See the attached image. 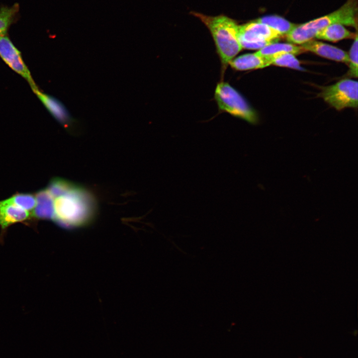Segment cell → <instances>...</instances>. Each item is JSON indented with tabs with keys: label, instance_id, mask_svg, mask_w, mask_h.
Wrapping results in <instances>:
<instances>
[{
	"label": "cell",
	"instance_id": "2",
	"mask_svg": "<svg viewBox=\"0 0 358 358\" xmlns=\"http://www.w3.org/2000/svg\"><path fill=\"white\" fill-rule=\"evenodd\" d=\"M210 31L223 64L226 65L243 49L239 40V25L225 15L208 16L193 12Z\"/></svg>",
	"mask_w": 358,
	"mask_h": 358
},
{
	"label": "cell",
	"instance_id": "3",
	"mask_svg": "<svg viewBox=\"0 0 358 358\" xmlns=\"http://www.w3.org/2000/svg\"><path fill=\"white\" fill-rule=\"evenodd\" d=\"M215 98L220 109L251 123H256L257 116L243 97L229 84L219 83Z\"/></svg>",
	"mask_w": 358,
	"mask_h": 358
},
{
	"label": "cell",
	"instance_id": "15",
	"mask_svg": "<svg viewBox=\"0 0 358 358\" xmlns=\"http://www.w3.org/2000/svg\"><path fill=\"white\" fill-rule=\"evenodd\" d=\"M19 10V5L17 3L0 8V37L6 35L9 27L15 21Z\"/></svg>",
	"mask_w": 358,
	"mask_h": 358
},
{
	"label": "cell",
	"instance_id": "6",
	"mask_svg": "<svg viewBox=\"0 0 358 358\" xmlns=\"http://www.w3.org/2000/svg\"><path fill=\"white\" fill-rule=\"evenodd\" d=\"M358 82L349 79L324 87L319 96L337 110L358 107Z\"/></svg>",
	"mask_w": 358,
	"mask_h": 358
},
{
	"label": "cell",
	"instance_id": "13",
	"mask_svg": "<svg viewBox=\"0 0 358 358\" xmlns=\"http://www.w3.org/2000/svg\"><path fill=\"white\" fill-rule=\"evenodd\" d=\"M304 52H306V50L301 46L290 43L274 42L266 45L256 52L263 57L271 58L285 53H290L296 55Z\"/></svg>",
	"mask_w": 358,
	"mask_h": 358
},
{
	"label": "cell",
	"instance_id": "11",
	"mask_svg": "<svg viewBox=\"0 0 358 358\" xmlns=\"http://www.w3.org/2000/svg\"><path fill=\"white\" fill-rule=\"evenodd\" d=\"M229 64L239 71L262 69L271 65L268 58L260 56L257 52L245 54L234 58Z\"/></svg>",
	"mask_w": 358,
	"mask_h": 358
},
{
	"label": "cell",
	"instance_id": "7",
	"mask_svg": "<svg viewBox=\"0 0 358 358\" xmlns=\"http://www.w3.org/2000/svg\"><path fill=\"white\" fill-rule=\"evenodd\" d=\"M33 91L48 111L68 133L73 135H77L80 133L81 124L80 120L74 118L71 115L60 100L41 91L38 88Z\"/></svg>",
	"mask_w": 358,
	"mask_h": 358
},
{
	"label": "cell",
	"instance_id": "4",
	"mask_svg": "<svg viewBox=\"0 0 358 358\" xmlns=\"http://www.w3.org/2000/svg\"><path fill=\"white\" fill-rule=\"evenodd\" d=\"M357 0H348L335 11L299 25L314 38L318 31L333 24H340L357 28Z\"/></svg>",
	"mask_w": 358,
	"mask_h": 358
},
{
	"label": "cell",
	"instance_id": "18",
	"mask_svg": "<svg viewBox=\"0 0 358 358\" xmlns=\"http://www.w3.org/2000/svg\"><path fill=\"white\" fill-rule=\"evenodd\" d=\"M8 199L15 205L28 211H31L36 203L35 195L29 193L17 192Z\"/></svg>",
	"mask_w": 358,
	"mask_h": 358
},
{
	"label": "cell",
	"instance_id": "5",
	"mask_svg": "<svg viewBox=\"0 0 358 358\" xmlns=\"http://www.w3.org/2000/svg\"><path fill=\"white\" fill-rule=\"evenodd\" d=\"M281 37L275 30L256 20L239 25L238 38L242 48L260 50Z\"/></svg>",
	"mask_w": 358,
	"mask_h": 358
},
{
	"label": "cell",
	"instance_id": "14",
	"mask_svg": "<svg viewBox=\"0 0 358 358\" xmlns=\"http://www.w3.org/2000/svg\"><path fill=\"white\" fill-rule=\"evenodd\" d=\"M357 34V32L356 34L351 32L342 24H333L318 31L316 34L315 38L337 42L344 39L355 38Z\"/></svg>",
	"mask_w": 358,
	"mask_h": 358
},
{
	"label": "cell",
	"instance_id": "12",
	"mask_svg": "<svg viewBox=\"0 0 358 358\" xmlns=\"http://www.w3.org/2000/svg\"><path fill=\"white\" fill-rule=\"evenodd\" d=\"M36 203L33 215L36 220H53V198L47 188L40 190L35 194Z\"/></svg>",
	"mask_w": 358,
	"mask_h": 358
},
{
	"label": "cell",
	"instance_id": "19",
	"mask_svg": "<svg viewBox=\"0 0 358 358\" xmlns=\"http://www.w3.org/2000/svg\"><path fill=\"white\" fill-rule=\"evenodd\" d=\"M349 55V62L348 65L349 70L348 75L350 77H358V34L354 38Z\"/></svg>",
	"mask_w": 358,
	"mask_h": 358
},
{
	"label": "cell",
	"instance_id": "10",
	"mask_svg": "<svg viewBox=\"0 0 358 358\" xmlns=\"http://www.w3.org/2000/svg\"><path fill=\"white\" fill-rule=\"evenodd\" d=\"M306 51L348 65L349 55L345 51L333 45L313 39L300 45Z\"/></svg>",
	"mask_w": 358,
	"mask_h": 358
},
{
	"label": "cell",
	"instance_id": "1",
	"mask_svg": "<svg viewBox=\"0 0 358 358\" xmlns=\"http://www.w3.org/2000/svg\"><path fill=\"white\" fill-rule=\"evenodd\" d=\"M53 198V221L67 229L86 227L94 220L98 204L94 194L84 186L60 178L46 188Z\"/></svg>",
	"mask_w": 358,
	"mask_h": 358
},
{
	"label": "cell",
	"instance_id": "17",
	"mask_svg": "<svg viewBox=\"0 0 358 358\" xmlns=\"http://www.w3.org/2000/svg\"><path fill=\"white\" fill-rule=\"evenodd\" d=\"M268 59L271 65L279 67H287L300 71L303 70L300 66V61L296 58L295 55L292 54H283Z\"/></svg>",
	"mask_w": 358,
	"mask_h": 358
},
{
	"label": "cell",
	"instance_id": "9",
	"mask_svg": "<svg viewBox=\"0 0 358 358\" xmlns=\"http://www.w3.org/2000/svg\"><path fill=\"white\" fill-rule=\"evenodd\" d=\"M35 222L32 212L18 207L8 198L0 201V243L3 242L7 229L11 225L17 223L29 225L35 224Z\"/></svg>",
	"mask_w": 358,
	"mask_h": 358
},
{
	"label": "cell",
	"instance_id": "8",
	"mask_svg": "<svg viewBox=\"0 0 358 358\" xmlns=\"http://www.w3.org/2000/svg\"><path fill=\"white\" fill-rule=\"evenodd\" d=\"M0 57L12 70L27 81L32 90L38 89L20 52L6 35L0 37Z\"/></svg>",
	"mask_w": 358,
	"mask_h": 358
},
{
	"label": "cell",
	"instance_id": "16",
	"mask_svg": "<svg viewBox=\"0 0 358 358\" xmlns=\"http://www.w3.org/2000/svg\"><path fill=\"white\" fill-rule=\"evenodd\" d=\"M256 20L270 26L282 36H285L296 25L282 17L276 15L264 16Z\"/></svg>",
	"mask_w": 358,
	"mask_h": 358
}]
</instances>
